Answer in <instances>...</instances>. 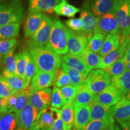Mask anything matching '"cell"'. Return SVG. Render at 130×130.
I'll list each match as a JSON object with an SVG mask.
<instances>
[{
    "mask_svg": "<svg viewBox=\"0 0 130 130\" xmlns=\"http://www.w3.org/2000/svg\"><path fill=\"white\" fill-rule=\"evenodd\" d=\"M29 53L33 59L36 70L43 72H57L62 64V57L47 46L28 45Z\"/></svg>",
    "mask_w": 130,
    "mask_h": 130,
    "instance_id": "1",
    "label": "cell"
},
{
    "mask_svg": "<svg viewBox=\"0 0 130 130\" xmlns=\"http://www.w3.org/2000/svg\"><path fill=\"white\" fill-rule=\"evenodd\" d=\"M68 28L58 18L54 20L50 39L46 46L59 56L68 54Z\"/></svg>",
    "mask_w": 130,
    "mask_h": 130,
    "instance_id": "2",
    "label": "cell"
},
{
    "mask_svg": "<svg viewBox=\"0 0 130 130\" xmlns=\"http://www.w3.org/2000/svg\"><path fill=\"white\" fill-rule=\"evenodd\" d=\"M24 18V7L21 0H11L0 4V27L17 23Z\"/></svg>",
    "mask_w": 130,
    "mask_h": 130,
    "instance_id": "3",
    "label": "cell"
},
{
    "mask_svg": "<svg viewBox=\"0 0 130 130\" xmlns=\"http://www.w3.org/2000/svg\"><path fill=\"white\" fill-rule=\"evenodd\" d=\"M40 111L27 102L22 110L15 113L16 130H39L38 119Z\"/></svg>",
    "mask_w": 130,
    "mask_h": 130,
    "instance_id": "4",
    "label": "cell"
},
{
    "mask_svg": "<svg viewBox=\"0 0 130 130\" xmlns=\"http://www.w3.org/2000/svg\"><path fill=\"white\" fill-rule=\"evenodd\" d=\"M115 17L121 39L130 37V0H117Z\"/></svg>",
    "mask_w": 130,
    "mask_h": 130,
    "instance_id": "5",
    "label": "cell"
},
{
    "mask_svg": "<svg viewBox=\"0 0 130 130\" xmlns=\"http://www.w3.org/2000/svg\"><path fill=\"white\" fill-rule=\"evenodd\" d=\"M109 74L102 69L92 70L87 76L86 84L93 94H97L106 88L111 83Z\"/></svg>",
    "mask_w": 130,
    "mask_h": 130,
    "instance_id": "6",
    "label": "cell"
},
{
    "mask_svg": "<svg viewBox=\"0 0 130 130\" xmlns=\"http://www.w3.org/2000/svg\"><path fill=\"white\" fill-rule=\"evenodd\" d=\"M54 25V20L51 17L43 14L41 25L37 31L31 36L27 45L33 46H45L50 39L52 28Z\"/></svg>",
    "mask_w": 130,
    "mask_h": 130,
    "instance_id": "7",
    "label": "cell"
},
{
    "mask_svg": "<svg viewBox=\"0 0 130 130\" xmlns=\"http://www.w3.org/2000/svg\"><path fill=\"white\" fill-rule=\"evenodd\" d=\"M89 40L82 31H75L68 28V48L71 54L79 56L88 45Z\"/></svg>",
    "mask_w": 130,
    "mask_h": 130,
    "instance_id": "8",
    "label": "cell"
},
{
    "mask_svg": "<svg viewBox=\"0 0 130 130\" xmlns=\"http://www.w3.org/2000/svg\"><path fill=\"white\" fill-rule=\"evenodd\" d=\"M56 72H47L36 70L29 86V92L39 91L51 86L54 83Z\"/></svg>",
    "mask_w": 130,
    "mask_h": 130,
    "instance_id": "9",
    "label": "cell"
},
{
    "mask_svg": "<svg viewBox=\"0 0 130 130\" xmlns=\"http://www.w3.org/2000/svg\"><path fill=\"white\" fill-rule=\"evenodd\" d=\"M123 96L122 92L110 84L100 93L95 94L94 98L102 104L111 107L118 103Z\"/></svg>",
    "mask_w": 130,
    "mask_h": 130,
    "instance_id": "10",
    "label": "cell"
},
{
    "mask_svg": "<svg viewBox=\"0 0 130 130\" xmlns=\"http://www.w3.org/2000/svg\"><path fill=\"white\" fill-rule=\"evenodd\" d=\"M52 90L46 88L39 91L29 92L28 102L39 111L48 108L51 104Z\"/></svg>",
    "mask_w": 130,
    "mask_h": 130,
    "instance_id": "11",
    "label": "cell"
},
{
    "mask_svg": "<svg viewBox=\"0 0 130 130\" xmlns=\"http://www.w3.org/2000/svg\"><path fill=\"white\" fill-rule=\"evenodd\" d=\"M114 119L120 125L130 122V100L123 96L118 103L111 107Z\"/></svg>",
    "mask_w": 130,
    "mask_h": 130,
    "instance_id": "12",
    "label": "cell"
},
{
    "mask_svg": "<svg viewBox=\"0 0 130 130\" xmlns=\"http://www.w3.org/2000/svg\"><path fill=\"white\" fill-rule=\"evenodd\" d=\"M96 27L107 35L119 33L118 24L113 13H108L96 18Z\"/></svg>",
    "mask_w": 130,
    "mask_h": 130,
    "instance_id": "13",
    "label": "cell"
},
{
    "mask_svg": "<svg viewBox=\"0 0 130 130\" xmlns=\"http://www.w3.org/2000/svg\"><path fill=\"white\" fill-rule=\"evenodd\" d=\"M80 17L83 22V30L82 32L89 40L96 27V18L91 12L89 4H84L82 11L80 13Z\"/></svg>",
    "mask_w": 130,
    "mask_h": 130,
    "instance_id": "14",
    "label": "cell"
},
{
    "mask_svg": "<svg viewBox=\"0 0 130 130\" xmlns=\"http://www.w3.org/2000/svg\"><path fill=\"white\" fill-rule=\"evenodd\" d=\"M129 39L130 37L121 39V44L118 48L102 57L99 69L104 70L110 65L116 62L119 58L122 57L125 53L126 46H127L128 40Z\"/></svg>",
    "mask_w": 130,
    "mask_h": 130,
    "instance_id": "15",
    "label": "cell"
},
{
    "mask_svg": "<svg viewBox=\"0 0 130 130\" xmlns=\"http://www.w3.org/2000/svg\"><path fill=\"white\" fill-rule=\"evenodd\" d=\"M74 128L81 130L90 120V105H74Z\"/></svg>",
    "mask_w": 130,
    "mask_h": 130,
    "instance_id": "16",
    "label": "cell"
},
{
    "mask_svg": "<svg viewBox=\"0 0 130 130\" xmlns=\"http://www.w3.org/2000/svg\"><path fill=\"white\" fill-rule=\"evenodd\" d=\"M61 0H29V12L52 13Z\"/></svg>",
    "mask_w": 130,
    "mask_h": 130,
    "instance_id": "17",
    "label": "cell"
},
{
    "mask_svg": "<svg viewBox=\"0 0 130 130\" xmlns=\"http://www.w3.org/2000/svg\"><path fill=\"white\" fill-rule=\"evenodd\" d=\"M90 108V120H103L108 118H113L112 115L111 107H108L102 104L100 102L94 100L91 102Z\"/></svg>",
    "mask_w": 130,
    "mask_h": 130,
    "instance_id": "18",
    "label": "cell"
},
{
    "mask_svg": "<svg viewBox=\"0 0 130 130\" xmlns=\"http://www.w3.org/2000/svg\"><path fill=\"white\" fill-rule=\"evenodd\" d=\"M62 61L68 66L77 69L86 77L91 71V69L79 56L66 54L62 57Z\"/></svg>",
    "mask_w": 130,
    "mask_h": 130,
    "instance_id": "19",
    "label": "cell"
},
{
    "mask_svg": "<svg viewBox=\"0 0 130 130\" xmlns=\"http://www.w3.org/2000/svg\"><path fill=\"white\" fill-rule=\"evenodd\" d=\"M43 14L41 12H30L26 19L24 35L25 37L32 36L39 28L43 20Z\"/></svg>",
    "mask_w": 130,
    "mask_h": 130,
    "instance_id": "20",
    "label": "cell"
},
{
    "mask_svg": "<svg viewBox=\"0 0 130 130\" xmlns=\"http://www.w3.org/2000/svg\"><path fill=\"white\" fill-rule=\"evenodd\" d=\"M117 0H93L92 13L95 16H100L108 13L115 12Z\"/></svg>",
    "mask_w": 130,
    "mask_h": 130,
    "instance_id": "21",
    "label": "cell"
},
{
    "mask_svg": "<svg viewBox=\"0 0 130 130\" xmlns=\"http://www.w3.org/2000/svg\"><path fill=\"white\" fill-rule=\"evenodd\" d=\"M77 93L73 102L74 105H89L94 100L95 94L92 93L84 82L77 86Z\"/></svg>",
    "mask_w": 130,
    "mask_h": 130,
    "instance_id": "22",
    "label": "cell"
},
{
    "mask_svg": "<svg viewBox=\"0 0 130 130\" xmlns=\"http://www.w3.org/2000/svg\"><path fill=\"white\" fill-rule=\"evenodd\" d=\"M58 112L55 108H46L42 110L39 117L38 124L41 130H46L53 125Z\"/></svg>",
    "mask_w": 130,
    "mask_h": 130,
    "instance_id": "23",
    "label": "cell"
},
{
    "mask_svg": "<svg viewBox=\"0 0 130 130\" xmlns=\"http://www.w3.org/2000/svg\"><path fill=\"white\" fill-rule=\"evenodd\" d=\"M121 42V36L120 33L109 34L105 37L103 44L101 48L99 55L102 57L118 48Z\"/></svg>",
    "mask_w": 130,
    "mask_h": 130,
    "instance_id": "24",
    "label": "cell"
},
{
    "mask_svg": "<svg viewBox=\"0 0 130 130\" xmlns=\"http://www.w3.org/2000/svg\"><path fill=\"white\" fill-rule=\"evenodd\" d=\"M1 75L9 84L10 87L15 92L24 90L29 86V84L24 79L16 75L10 74L5 68H3L1 72Z\"/></svg>",
    "mask_w": 130,
    "mask_h": 130,
    "instance_id": "25",
    "label": "cell"
},
{
    "mask_svg": "<svg viewBox=\"0 0 130 130\" xmlns=\"http://www.w3.org/2000/svg\"><path fill=\"white\" fill-rule=\"evenodd\" d=\"M63 123V129L71 130L74 126V111L73 102L65 105L61 110L57 109Z\"/></svg>",
    "mask_w": 130,
    "mask_h": 130,
    "instance_id": "26",
    "label": "cell"
},
{
    "mask_svg": "<svg viewBox=\"0 0 130 130\" xmlns=\"http://www.w3.org/2000/svg\"><path fill=\"white\" fill-rule=\"evenodd\" d=\"M111 84L125 96L130 90V71L126 69L121 75L111 77Z\"/></svg>",
    "mask_w": 130,
    "mask_h": 130,
    "instance_id": "27",
    "label": "cell"
},
{
    "mask_svg": "<svg viewBox=\"0 0 130 130\" xmlns=\"http://www.w3.org/2000/svg\"><path fill=\"white\" fill-rule=\"evenodd\" d=\"M30 54L27 50L18 52L14 55L16 60V75L25 80V69L29 60Z\"/></svg>",
    "mask_w": 130,
    "mask_h": 130,
    "instance_id": "28",
    "label": "cell"
},
{
    "mask_svg": "<svg viewBox=\"0 0 130 130\" xmlns=\"http://www.w3.org/2000/svg\"><path fill=\"white\" fill-rule=\"evenodd\" d=\"M79 56L82 58V59L91 70L96 69L100 68L102 57L91 51L87 46L85 50L79 55Z\"/></svg>",
    "mask_w": 130,
    "mask_h": 130,
    "instance_id": "29",
    "label": "cell"
},
{
    "mask_svg": "<svg viewBox=\"0 0 130 130\" xmlns=\"http://www.w3.org/2000/svg\"><path fill=\"white\" fill-rule=\"evenodd\" d=\"M107 35V34L96 27L92 37L89 40L87 47L94 53L99 54Z\"/></svg>",
    "mask_w": 130,
    "mask_h": 130,
    "instance_id": "30",
    "label": "cell"
},
{
    "mask_svg": "<svg viewBox=\"0 0 130 130\" xmlns=\"http://www.w3.org/2000/svg\"><path fill=\"white\" fill-rule=\"evenodd\" d=\"M80 9L75 7L68 3L67 0H61L59 4L55 7L54 12L58 15L66 16L69 18H73Z\"/></svg>",
    "mask_w": 130,
    "mask_h": 130,
    "instance_id": "31",
    "label": "cell"
},
{
    "mask_svg": "<svg viewBox=\"0 0 130 130\" xmlns=\"http://www.w3.org/2000/svg\"><path fill=\"white\" fill-rule=\"evenodd\" d=\"M20 22L9 24L0 27V39H10L18 36Z\"/></svg>",
    "mask_w": 130,
    "mask_h": 130,
    "instance_id": "32",
    "label": "cell"
},
{
    "mask_svg": "<svg viewBox=\"0 0 130 130\" xmlns=\"http://www.w3.org/2000/svg\"><path fill=\"white\" fill-rule=\"evenodd\" d=\"M61 68L68 75L71 79V84L75 86H78L83 84L86 81L87 77L79 72L77 69L70 68L64 63H62Z\"/></svg>",
    "mask_w": 130,
    "mask_h": 130,
    "instance_id": "33",
    "label": "cell"
},
{
    "mask_svg": "<svg viewBox=\"0 0 130 130\" xmlns=\"http://www.w3.org/2000/svg\"><path fill=\"white\" fill-rule=\"evenodd\" d=\"M17 122L15 114L3 113L0 116V130H16Z\"/></svg>",
    "mask_w": 130,
    "mask_h": 130,
    "instance_id": "34",
    "label": "cell"
},
{
    "mask_svg": "<svg viewBox=\"0 0 130 130\" xmlns=\"http://www.w3.org/2000/svg\"><path fill=\"white\" fill-rule=\"evenodd\" d=\"M126 69H127L126 60L123 56L104 71L109 74L111 77H113L121 75Z\"/></svg>",
    "mask_w": 130,
    "mask_h": 130,
    "instance_id": "35",
    "label": "cell"
},
{
    "mask_svg": "<svg viewBox=\"0 0 130 130\" xmlns=\"http://www.w3.org/2000/svg\"><path fill=\"white\" fill-rule=\"evenodd\" d=\"M59 89L64 105L74 101L77 93V86H75L71 84L61 87Z\"/></svg>",
    "mask_w": 130,
    "mask_h": 130,
    "instance_id": "36",
    "label": "cell"
},
{
    "mask_svg": "<svg viewBox=\"0 0 130 130\" xmlns=\"http://www.w3.org/2000/svg\"><path fill=\"white\" fill-rule=\"evenodd\" d=\"M115 121L114 118L90 121L81 130H107L111 123L115 122Z\"/></svg>",
    "mask_w": 130,
    "mask_h": 130,
    "instance_id": "37",
    "label": "cell"
},
{
    "mask_svg": "<svg viewBox=\"0 0 130 130\" xmlns=\"http://www.w3.org/2000/svg\"><path fill=\"white\" fill-rule=\"evenodd\" d=\"M29 94V86L24 90L19 91L17 96V101L15 107L13 110L12 113H16L22 110L28 102V97Z\"/></svg>",
    "mask_w": 130,
    "mask_h": 130,
    "instance_id": "38",
    "label": "cell"
},
{
    "mask_svg": "<svg viewBox=\"0 0 130 130\" xmlns=\"http://www.w3.org/2000/svg\"><path fill=\"white\" fill-rule=\"evenodd\" d=\"M4 56L3 63L5 66L4 68L10 74L16 75V66L15 57L14 55V49L9 51Z\"/></svg>",
    "mask_w": 130,
    "mask_h": 130,
    "instance_id": "39",
    "label": "cell"
},
{
    "mask_svg": "<svg viewBox=\"0 0 130 130\" xmlns=\"http://www.w3.org/2000/svg\"><path fill=\"white\" fill-rule=\"evenodd\" d=\"M54 86L58 88L64 87L65 86L71 84V79L62 68H60L56 72L54 79Z\"/></svg>",
    "mask_w": 130,
    "mask_h": 130,
    "instance_id": "40",
    "label": "cell"
},
{
    "mask_svg": "<svg viewBox=\"0 0 130 130\" xmlns=\"http://www.w3.org/2000/svg\"><path fill=\"white\" fill-rule=\"evenodd\" d=\"M64 105L63 98L61 96L60 89L54 86L52 90L51 106L52 108L58 109V108H61Z\"/></svg>",
    "mask_w": 130,
    "mask_h": 130,
    "instance_id": "41",
    "label": "cell"
},
{
    "mask_svg": "<svg viewBox=\"0 0 130 130\" xmlns=\"http://www.w3.org/2000/svg\"><path fill=\"white\" fill-rule=\"evenodd\" d=\"M18 43L15 38L10 39H0V55L5 56L14 48Z\"/></svg>",
    "mask_w": 130,
    "mask_h": 130,
    "instance_id": "42",
    "label": "cell"
},
{
    "mask_svg": "<svg viewBox=\"0 0 130 130\" xmlns=\"http://www.w3.org/2000/svg\"><path fill=\"white\" fill-rule=\"evenodd\" d=\"M15 91L10 87L9 84L6 82L2 75H0V96L7 99L15 93Z\"/></svg>",
    "mask_w": 130,
    "mask_h": 130,
    "instance_id": "43",
    "label": "cell"
},
{
    "mask_svg": "<svg viewBox=\"0 0 130 130\" xmlns=\"http://www.w3.org/2000/svg\"><path fill=\"white\" fill-rule=\"evenodd\" d=\"M36 72V66L34 62L33 59L30 55L29 57V60L27 63V66H26L25 69V81L28 84L31 81V79L35 75V74Z\"/></svg>",
    "mask_w": 130,
    "mask_h": 130,
    "instance_id": "44",
    "label": "cell"
},
{
    "mask_svg": "<svg viewBox=\"0 0 130 130\" xmlns=\"http://www.w3.org/2000/svg\"><path fill=\"white\" fill-rule=\"evenodd\" d=\"M65 23L71 30L75 31H83V22L81 18L68 19L65 22Z\"/></svg>",
    "mask_w": 130,
    "mask_h": 130,
    "instance_id": "45",
    "label": "cell"
},
{
    "mask_svg": "<svg viewBox=\"0 0 130 130\" xmlns=\"http://www.w3.org/2000/svg\"><path fill=\"white\" fill-rule=\"evenodd\" d=\"M46 130H64L63 129V123L62 119H61L60 115L58 112L57 116L55 119L53 125L49 129Z\"/></svg>",
    "mask_w": 130,
    "mask_h": 130,
    "instance_id": "46",
    "label": "cell"
},
{
    "mask_svg": "<svg viewBox=\"0 0 130 130\" xmlns=\"http://www.w3.org/2000/svg\"><path fill=\"white\" fill-rule=\"evenodd\" d=\"M7 105V99L0 96V115L4 113Z\"/></svg>",
    "mask_w": 130,
    "mask_h": 130,
    "instance_id": "47",
    "label": "cell"
},
{
    "mask_svg": "<svg viewBox=\"0 0 130 130\" xmlns=\"http://www.w3.org/2000/svg\"><path fill=\"white\" fill-rule=\"evenodd\" d=\"M125 60H126V62L130 61V39L128 40L127 46H126L125 53L124 55H123Z\"/></svg>",
    "mask_w": 130,
    "mask_h": 130,
    "instance_id": "48",
    "label": "cell"
},
{
    "mask_svg": "<svg viewBox=\"0 0 130 130\" xmlns=\"http://www.w3.org/2000/svg\"><path fill=\"white\" fill-rule=\"evenodd\" d=\"M107 130H121L119 126L118 125L116 124L115 122H113L111 123V125L108 126V128H107Z\"/></svg>",
    "mask_w": 130,
    "mask_h": 130,
    "instance_id": "49",
    "label": "cell"
},
{
    "mask_svg": "<svg viewBox=\"0 0 130 130\" xmlns=\"http://www.w3.org/2000/svg\"><path fill=\"white\" fill-rule=\"evenodd\" d=\"M121 126L123 130H130V122L121 125Z\"/></svg>",
    "mask_w": 130,
    "mask_h": 130,
    "instance_id": "50",
    "label": "cell"
},
{
    "mask_svg": "<svg viewBox=\"0 0 130 130\" xmlns=\"http://www.w3.org/2000/svg\"><path fill=\"white\" fill-rule=\"evenodd\" d=\"M125 96H126V98L128 99V100H130V90L127 93H126V95H125Z\"/></svg>",
    "mask_w": 130,
    "mask_h": 130,
    "instance_id": "51",
    "label": "cell"
},
{
    "mask_svg": "<svg viewBox=\"0 0 130 130\" xmlns=\"http://www.w3.org/2000/svg\"><path fill=\"white\" fill-rule=\"evenodd\" d=\"M126 64H127V69L130 71V61L126 62Z\"/></svg>",
    "mask_w": 130,
    "mask_h": 130,
    "instance_id": "52",
    "label": "cell"
},
{
    "mask_svg": "<svg viewBox=\"0 0 130 130\" xmlns=\"http://www.w3.org/2000/svg\"><path fill=\"white\" fill-rule=\"evenodd\" d=\"M1 56L0 55V63H1Z\"/></svg>",
    "mask_w": 130,
    "mask_h": 130,
    "instance_id": "53",
    "label": "cell"
},
{
    "mask_svg": "<svg viewBox=\"0 0 130 130\" xmlns=\"http://www.w3.org/2000/svg\"><path fill=\"white\" fill-rule=\"evenodd\" d=\"M73 130H76V129H73Z\"/></svg>",
    "mask_w": 130,
    "mask_h": 130,
    "instance_id": "54",
    "label": "cell"
}]
</instances>
